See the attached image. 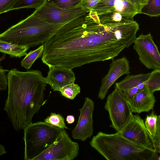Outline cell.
I'll return each instance as SVG.
<instances>
[{
    "label": "cell",
    "mask_w": 160,
    "mask_h": 160,
    "mask_svg": "<svg viewBox=\"0 0 160 160\" xmlns=\"http://www.w3.org/2000/svg\"><path fill=\"white\" fill-rule=\"evenodd\" d=\"M118 25H105L90 10L59 28L44 45L41 60L48 67L72 69L86 64L112 59L125 48Z\"/></svg>",
    "instance_id": "obj_1"
},
{
    "label": "cell",
    "mask_w": 160,
    "mask_h": 160,
    "mask_svg": "<svg viewBox=\"0 0 160 160\" xmlns=\"http://www.w3.org/2000/svg\"><path fill=\"white\" fill-rule=\"evenodd\" d=\"M7 77L4 110L13 128L18 131L32 122L33 116L45 103L47 84L42 72L37 70L22 72L14 68L8 71Z\"/></svg>",
    "instance_id": "obj_2"
},
{
    "label": "cell",
    "mask_w": 160,
    "mask_h": 160,
    "mask_svg": "<svg viewBox=\"0 0 160 160\" xmlns=\"http://www.w3.org/2000/svg\"><path fill=\"white\" fill-rule=\"evenodd\" d=\"M90 144L107 160H160L155 150L133 143L118 132L111 134L99 132Z\"/></svg>",
    "instance_id": "obj_3"
},
{
    "label": "cell",
    "mask_w": 160,
    "mask_h": 160,
    "mask_svg": "<svg viewBox=\"0 0 160 160\" xmlns=\"http://www.w3.org/2000/svg\"><path fill=\"white\" fill-rule=\"evenodd\" d=\"M64 24L48 23L32 13L0 34V40L29 48L44 45Z\"/></svg>",
    "instance_id": "obj_4"
},
{
    "label": "cell",
    "mask_w": 160,
    "mask_h": 160,
    "mask_svg": "<svg viewBox=\"0 0 160 160\" xmlns=\"http://www.w3.org/2000/svg\"><path fill=\"white\" fill-rule=\"evenodd\" d=\"M23 129L25 160H33L47 149L54 142L61 130L42 121L31 122Z\"/></svg>",
    "instance_id": "obj_5"
},
{
    "label": "cell",
    "mask_w": 160,
    "mask_h": 160,
    "mask_svg": "<svg viewBox=\"0 0 160 160\" xmlns=\"http://www.w3.org/2000/svg\"><path fill=\"white\" fill-rule=\"evenodd\" d=\"M104 108L108 112L111 127L117 132L124 128L133 115L123 92L115 87L107 98Z\"/></svg>",
    "instance_id": "obj_6"
},
{
    "label": "cell",
    "mask_w": 160,
    "mask_h": 160,
    "mask_svg": "<svg viewBox=\"0 0 160 160\" xmlns=\"http://www.w3.org/2000/svg\"><path fill=\"white\" fill-rule=\"evenodd\" d=\"M79 149L78 143L71 139L65 129H61L52 145L33 160H73Z\"/></svg>",
    "instance_id": "obj_7"
},
{
    "label": "cell",
    "mask_w": 160,
    "mask_h": 160,
    "mask_svg": "<svg viewBox=\"0 0 160 160\" xmlns=\"http://www.w3.org/2000/svg\"><path fill=\"white\" fill-rule=\"evenodd\" d=\"M91 10L81 7L65 9L47 3L32 13L37 17L51 24H65Z\"/></svg>",
    "instance_id": "obj_8"
},
{
    "label": "cell",
    "mask_w": 160,
    "mask_h": 160,
    "mask_svg": "<svg viewBox=\"0 0 160 160\" xmlns=\"http://www.w3.org/2000/svg\"><path fill=\"white\" fill-rule=\"evenodd\" d=\"M133 44L142 64L149 69H160V55L150 33L140 35Z\"/></svg>",
    "instance_id": "obj_9"
},
{
    "label": "cell",
    "mask_w": 160,
    "mask_h": 160,
    "mask_svg": "<svg viewBox=\"0 0 160 160\" xmlns=\"http://www.w3.org/2000/svg\"><path fill=\"white\" fill-rule=\"evenodd\" d=\"M118 132L133 143L154 150L152 137L146 128L143 120L139 115H132L126 125Z\"/></svg>",
    "instance_id": "obj_10"
},
{
    "label": "cell",
    "mask_w": 160,
    "mask_h": 160,
    "mask_svg": "<svg viewBox=\"0 0 160 160\" xmlns=\"http://www.w3.org/2000/svg\"><path fill=\"white\" fill-rule=\"evenodd\" d=\"M94 107L93 100L86 97L82 107L79 109L80 114L77 123L72 132V136L74 139L85 141L92 135Z\"/></svg>",
    "instance_id": "obj_11"
},
{
    "label": "cell",
    "mask_w": 160,
    "mask_h": 160,
    "mask_svg": "<svg viewBox=\"0 0 160 160\" xmlns=\"http://www.w3.org/2000/svg\"><path fill=\"white\" fill-rule=\"evenodd\" d=\"M130 70L129 61L126 57H123L113 61L108 72L102 80L98 98L104 99L109 89L116 80L124 74H130Z\"/></svg>",
    "instance_id": "obj_12"
},
{
    "label": "cell",
    "mask_w": 160,
    "mask_h": 160,
    "mask_svg": "<svg viewBox=\"0 0 160 160\" xmlns=\"http://www.w3.org/2000/svg\"><path fill=\"white\" fill-rule=\"evenodd\" d=\"M49 68L47 76L44 79L46 83L49 84L53 91H59L60 88L74 82L76 77L72 69L57 66Z\"/></svg>",
    "instance_id": "obj_13"
},
{
    "label": "cell",
    "mask_w": 160,
    "mask_h": 160,
    "mask_svg": "<svg viewBox=\"0 0 160 160\" xmlns=\"http://www.w3.org/2000/svg\"><path fill=\"white\" fill-rule=\"evenodd\" d=\"M155 102L154 92L146 86L138 90L132 101L128 103L132 112L140 113L152 110Z\"/></svg>",
    "instance_id": "obj_14"
},
{
    "label": "cell",
    "mask_w": 160,
    "mask_h": 160,
    "mask_svg": "<svg viewBox=\"0 0 160 160\" xmlns=\"http://www.w3.org/2000/svg\"><path fill=\"white\" fill-rule=\"evenodd\" d=\"M92 10L98 14L109 12L135 15L138 14L127 0H100Z\"/></svg>",
    "instance_id": "obj_15"
},
{
    "label": "cell",
    "mask_w": 160,
    "mask_h": 160,
    "mask_svg": "<svg viewBox=\"0 0 160 160\" xmlns=\"http://www.w3.org/2000/svg\"><path fill=\"white\" fill-rule=\"evenodd\" d=\"M151 75V72L137 75L128 74L123 80L116 82L115 87L122 92L136 87L138 90L144 88Z\"/></svg>",
    "instance_id": "obj_16"
},
{
    "label": "cell",
    "mask_w": 160,
    "mask_h": 160,
    "mask_svg": "<svg viewBox=\"0 0 160 160\" xmlns=\"http://www.w3.org/2000/svg\"><path fill=\"white\" fill-rule=\"evenodd\" d=\"M100 22L105 25L125 24L133 22V14L109 12L97 14Z\"/></svg>",
    "instance_id": "obj_17"
},
{
    "label": "cell",
    "mask_w": 160,
    "mask_h": 160,
    "mask_svg": "<svg viewBox=\"0 0 160 160\" xmlns=\"http://www.w3.org/2000/svg\"><path fill=\"white\" fill-rule=\"evenodd\" d=\"M29 48L28 47L19 46L0 40V52L8 54L11 57L20 58L26 56Z\"/></svg>",
    "instance_id": "obj_18"
},
{
    "label": "cell",
    "mask_w": 160,
    "mask_h": 160,
    "mask_svg": "<svg viewBox=\"0 0 160 160\" xmlns=\"http://www.w3.org/2000/svg\"><path fill=\"white\" fill-rule=\"evenodd\" d=\"M44 48V44H42L35 50L31 51L27 53L21 62V66L29 70L38 58L42 57Z\"/></svg>",
    "instance_id": "obj_19"
},
{
    "label": "cell",
    "mask_w": 160,
    "mask_h": 160,
    "mask_svg": "<svg viewBox=\"0 0 160 160\" xmlns=\"http://www.w3.org/2000/svg\"><path fill=\"white\" fill-rule=\"evenodd\" d=\"M139 13L150 17H159L160 15V0H148L141 8Z\"/></svg>",
    "instance_id": "obj_20"
},
{
    "label": "cell",
    "mask_w": 160,
    "mask_h": 160,
    "mask_svg": "<svg viewBox=\"0 0 160 160\" xmlns=\"http://www.w3.org/2000/svg\"><path fill=\"white\" fill-rule=\"evenodd\" d=\"M46 2V0H16L10 11L32 8L36 10L42 6Z\"/></svg>",
    "instance_id": "obj_21"
},
{
    "label": "cell",
    "mask_w": 160,
    "mask_h": 160,
    "mask_svg": "<svg viewBox=\"0 0 160 160\" xmlns=\"http://www.w3.org/2000/svg\"><path fill=\"white\" fill-rule=\"evenodd\" d=\"M84 0H46V2L60 8L69 9L79 7Z\"/></svg>",
    "instance_id": "obj_22"
},
{
    "label": "cell",
    "mask_w": 160,
    "mask_h": 160,
    "mask_svg": "<svg viewBox=\"0 0 160 160\" xmlns=\"http://www.w3.org/2000/svg\"><path fill=\"white\" fill-rule=\"evenodd\" d=\"M80 87L74 82L60 88L62 96L68 99H73L80 92Z\"/></svg>",
    "instance_id": "obj_23"
},
{
    "label": "cell",
    "mask_w": 160,
    "mask_h": 160,
    "mask_svg": "<svg viewBox=\"0 0 160 160\" xmlns=\"http://www.w3.org/2000/svg\"><path fill=\"white\" fill-rule=\"evenodd\" d=\"M154 92L160 90V69H155L151 72V75L146 85Z\"/></svg>",
    "instance_id": "obj_24"
},
{
    "label": "cell",
    "mask_w": 160,
    "mask_h": 160,
    "mask_svg": "<svg viewBox=\"0 0 160 160\" xmlns=\"http://www.w3.org/2000/svg\"><path fill=\"white\" fill-rule=\"evenodd\" d=\"M44 121L50 125L61 129H68L62 116L58 113L51 112L50 115L46 118Z\"/></svg>",
    "instance_id": "obj_25"
},
{
    "label": "cell",
    "mask_w": 160,
    "mask_h": 160,
    "mask_svg": "<svg viewBox=\"0 0 160 160\" xmlns=\"http://www.w3.org/2000/svg\"><path fill=\"white\" fill-rule=\"evenodd\" d=\"M158 116L152 111L149 115H147L144 122L146 128L151 136L153 137L156 128Z\"/></svg>",
    "instance_id": "obj_26"
},
{
    "label": "cell",
    "mask_w": 160,
    "mask_h": 160,
    "mask_svg": "<svg viewBox=\"0 0 160 160\" xmlns=\"http://www.w3.org/2000/svg\"><path fill=\"white\" fill-rule=\"evenodd\" d=\"M153 148L158 153L160 152V116H158L155 132L152 138Z\"/></svg>",
    "instance_id": "obj_27"
},
{
    "label": "cell",
    "mask_w": 160,
    "mask_h": 160,
    "mask_svg": "<svg viewBox=\"0 0 160 160\" xmlns=\"http://www.w3.org/2000/svg\"><path fill=\"white\" fill-rule=\"evenodd\" d=\"M15 1L0 0V14L10 11Z\"/></svg>",
    "instance_id": "obj_28"
},
{
    "label": "cell",
    "mask_w": 160,
    "mask_h": 160,
    "mask_svg": "<svg viewBox=\"0 0 160 160\" xmlns=\"http://www.w3.org/2000/svg\"><path fill=\"white\" fill-rule=\"evenodd\" d=\"M0 66V90H6L8 86V77L6 72H8Z\"/></svg>",
    "instance_id": "obj_29"
},
{
    "label": "cell",
    "mask_w": 160,
    "mask_h": 160,
    "mask_svg": "<svg viewBox=\"0 0 160 160\" xmlns=\"http://www.w3.org/2000/svg\"><path fill=\"white\" fill-rule=\"evenodd\" d=\"M100 0H84L79 7L92 10Z\"/></svg>",
    "instance_id": "obj_30"
},
{
    "label": "cell",
    "mask_w": 160,
    "mask_h": 160,
    "mask_svg": "<svg viewBox=\"0 0 160 160\" xmlns=\"http://www.w3.org/2000/svg\"><path fill=\"white\" fill-rule=\"evenodd\" d=\"M138 90V88L135 87L123 92L125 97L129 103L132 101L135 95Z\"/></svg>",
    "instance_id": "obj_31"
},
{
    "label": "cell",
    "mask_w": 160,
    "mask_h": 160,
    "mask_svg": "<svg viewBox=\"0 0 160 160\" xmlns=\"http://www.w3.org/2000/svg\"><path fill=\"white\" fill-rule=\"evenodd\" d=\"M133 6L138 13L141 8L147 3L148 0H127Z\"/></svg>",
    "instance_id": "obj_32"
},
{
    "label": "cell",
    "mask_w": 160,
    "mask_h": 160,
    "mask_svg": "<svg viewBox=\"0 0 160 160\" xmlns=\"http://www.w3.org/2000/svg\"><path fill=\"white\" fill-rule=\"evenodd\" d=\"M75 120V118L73 115H69L67 117L66 121L68 124H71L73 123Z\"/></svg>",
    "instance_id": "obj_33"
},
{
    "label": "cell",
    "mask_w": 160,
    "mask_h": 160,
    "mask_svg": "<svg viewBox=\"0 0 160 160\" xmlns=\"http://www.w3.org/2000/svg\"><path fill=\"white\" fill-rule=\"evenodd\" d=\"M7 153L3 145L0 144V155H2Z\"/></svg>",
    "instance_id": "obj_34"
}]
</instances>
